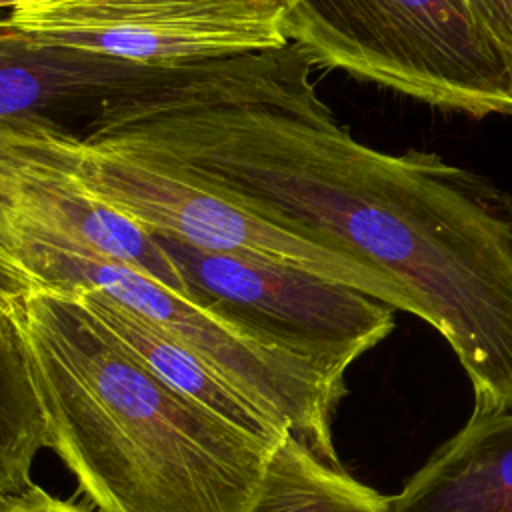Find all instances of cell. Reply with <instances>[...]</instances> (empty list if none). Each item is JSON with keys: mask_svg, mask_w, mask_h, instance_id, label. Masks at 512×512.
<instances>
[{"mask_svg": "<svg viewBox=\"0 0 512 512\" xmlns=\"http://www.w3.org/2000/svg\"><path fill=\"white\" fill-rule=\"evenodd\" d=\"M296 46L192 80L156 132L160 168L348 262L366 296L454 350L476 416L512 410V198L434 154H388L340 126Z\"/></svg>", "mask_w": 512, "mask_h": 512, "instance_id": "1", "label": "cell"}, {"mask_svg": "<svg viewBox=\"0 0 512 512\" xmlns=\"http://www.w3.org/2000/svg\"><path fill=\"white\" fill-rule=\"evenodd\" d=\"M8 312L44 448L98 512H246L272 446L160 380L76 298L36 288Z\"/></svg>", "mask_w": 512, "mask_h": 512, "instance_id": "2", "label": "cell"}, {"mask_svg": "<svg viewBox=\"0 0 512 512\" xmlns=\"http://www.w3.org/2000/svg\"><path fill=\"white\" fill-rule=\"evenodd\" d=\"M288 38L312 66L474 118L512 114V60L468 0H290Z\"/></svg>", "mask_w": 512, "mask_h": 512, "instance_id": "3", "label": "cell"}, {"mask_svg": "<svg viewBox=\"0 0 512 512\" xmlns=\"http://www.w3.org/2000/svg\"><path fill=\"white\" fill-rule=\"evenodd\" d=\"M0 244L38 288L100 290L140 314L282 418L322 460L340 466L332 416L346 394L344 376L258 344L146 274L30 226L2 208Z\"/></svg>", "mask_w": 512, "mask_h": 512, "instance_id": "4", "label": "cell"}, {"mask_svg": "<svg viewBox=\"0 0 512 512\" xmlns=\"http://www.w3.org/2000/svg\"><path fill=\"white\" fill-rule=\"evenodd\" d=\"M180 274L184 298L242 336L344 376L394 328L392 310L304 268L206 252L150 232Z\"/></svg>", "mask_w": 512, "mask_h": 512, "instance_id": "5", "label": "cell"}, {"mask_svg": "<svg viewBox=\"0 0 512 512\" xmlns=\"http://www.w3.org/2000/svg\"><path fill=\"white\" fill-rule=\"evenodd\" d=\"M290 0H16L12 32L34 46L142 68H184L280 50Z\"/></svg>", "mask_w": 512, "mask_h": 512, "instance_id": "6", "label": "cell"}, {"mask_svg": "<svg viewBox=\"0 0 512 512\" xmlns=\"http://www.w3.org/2000/svg\"><path fill=\"white\" fill-rule=\"evenodd\" d=\"M44 134L98 202L148 232L170 234L206 252L292 264L366 294L362 276L348 262L218 194L144 160L92 146L54 118H44Z\"/></svg>", "mask_w": 512, "mask_h": 512, "instance_id": "7", "label": "cell"}, {"mask_svg": "<svg viewBox=\"0 0 512 512\" xmlns=\"http://www.w3.org/2000/svg\"><path fill=\"white\" fill-rule=\"evenodd\" d=\"M44 118L0 120V208L184 296L178 270L152 234L98 202L56 156L44 134Z\"/></svg>", "mask_w": 512, "mask_h": 512, "instance_id": "8", "label": "cell"}, {"mask_svg": "<svg viewBox=\"0 0 512 512\" xmlns=\"http://www.w3.org/2000/svg\"><path fill=\"white\" fill-rule=\"evenodd\" d=\"M168 70L42 48L26 42L0 12V120L48 116L64 110H92L112 94L162 78Z\"/></svg>", "mask_w": 512, "mask_h": 512, "instance_id": "9", "label": "cell"}, {"mask_svg": "<svg viewBox=\"0 0 512 512\" xmlns=\"http://www.w3.org/2000/svg\"><path fill=\"white\" fill-rule=\"evenodd\" d=\"M390 512H512V410L472 414L392 498Z\"/></svg>", "mask_w": 512, "mask_h": 512, "instance_id": "10", "label": "cell"}, {"mask_svg": "<svg viewBox=\"0 0 512 512\" xmlns=\"http://www.w3.org/2000/svg\"><path fill=\"white\" fill-rule=\"evenodd\" d=\"M76 298L114 336H118L160 380L180 394L274 446L290 428L282 418L234 386L224 374L182 342L144 320L112 296L92 288L62 292Z\"/></svg>", "mask_w": 512, "mask_h": 512, "instance_id": "11", "label": "cell"}, {"mask_svg": "<svg viewBox=\"0 0 512 512\" xmlns=\"http://www.w3.org/2000/svg\"><path fill=\"white\" fill-rule=\"evenodd\" d=\"M392 498L322 460L292 432L270 450L246 512H390Z\"/></svg>", "mask_w": 512, "mask_h": 512, "instance_id": "12", "label": "cell"}, {"mask_svg": "<svg viewBox=\"0 0 512 512\" xmlns=\"http://www.w3.org/2000/svg\"><path fill=\"white\" fill-rule=\"evenodd\" d=\"M8 310L0 314V494L32 484V464L44 448L42 410Z\"/></svg>", "mask_w": 512, "mask_h": 512, "instance_id": "13", "label": "cell"}, {"mask_svg": "<svg viewBox=\"0 0 512 512\" xmlns=\"http://www.w3.org/2000/svg\"><path fill=\"white\" fill-rule=\"evenodd\" d=\"M484 32L512 60V0H468Z\"/></svg>", "mask_w": 512, "mask_h": 512, "instance_id": "14", "label": "cell"}, {"mask_svg": "<svg viewBox=\"0 0 512 512\" xmlns=\"http://www.w3.org/2000/svg\"><path fill=\"white\" fill-rule=\"evenodd\" d=\"M0 512H92L72 500H60L38 484L14 494H0Z\"/></svg>", "mask_w": 512, "mask_h": 512, "instance_id": "15", "label": "cell"}, {"mask_svg": "<svg viewBox=\"0 0 512 512\" xmlns=\"http://www.w3.org/2000/svg\"><path fill=\"white\" fill-rule=\"evenodd\" d=\"M36 288L38 286L30 274H26L0 244V314L6 312L20 296Z\"/></svg>", "mask_w": 512, "mask_h": 512, "instance_id": "16", "label": "cell"}, {"mask_svg": "<svg viewBox=\"0 0 512 512\" xmlns=\"http://www.w3.org/2000/svg\"><path fill=\"white\" fill-rule=\"evenodd\" d=\"M14 2H16V0H0V8H6V10H8Z\"/></svg>", "mask_w": 512, "mask_h": 512, "instance_id": "17", "label": "cell"}]
</instances>
